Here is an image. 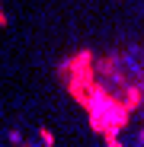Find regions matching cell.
<instances>
[{"mask_svg": "<svg viewBox=\"0 0 144 147\" xmlns=\"http://www.w3.org/2000/svg\"><path fill=\"white\" fill-rule=\"evenodd\" d=\"M3 22H7V16H3V10H0V26H3Z\"/></svg>", "mask_w": 144, "mask_h": 147, "instance_id": "1", "label": "cell"}]
</instances>
